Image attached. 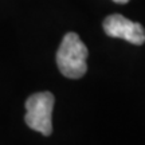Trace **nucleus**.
Instances as JSON below:
<instances>
[{"instance_id": "nucleus-1", "label": "nucleus", "mask_w": 145, "mask_h": 145, "mask_svg": "<svg viewBox=\"0 0 145 145\" xmlns=\"http://www.w3.org/2000/svg\"><path fill=\"white\" fill-rule=\"evenodd\" d=\"M88 48L75 32H67L57 52V65L66 78L78 79L88 71Z\"/></svg>"}, {"instance_id": "nucleus-2", "label": "nucleus", "mask_w": 145, "mask_h": 145, "mask_svg": "<svg viewBox=\"0 0 145 145\" xmlns=\"http://www.w3.org/2000/svg\"><path fill=\"white\" fill-rule=\"evenodd\" d=\"M54 101V95L50 91H40L28 97L26 101L27 113L24 117L27 126L43 136L51 135Z\"/></svg>"}, {"instance_id": "nucleus-3", "label": "nucleus", "mask_w": 145, "mask_h": 145, "mask_svg": "<svg viewBox=\"0 0 145 145\" xmlns=\"http://www.w3.org/2000/svg\"><path fill=\"white\" fill-rule=\"evenodd\" d=\"M104 31L112 38H120L140 46L145 42V30L140 23L126 19L120 14L108 16L104 20Z\"/></svg>"}, {"instance_id": "nucleus-4", "label": "nucleus", "mask_w": 145, "mask_h": 145, "mask_svg": "<svg viewBox=\"0 0 145 145\" xmlns=\"http://www.w3.org/2000/svg\"><path fill=\"white\" fill-rule=\"evenodd\" d=\"M113 1H116V3H118V4H125V3H128L129 0H113Z\"/></svg>"}]
</instances>
